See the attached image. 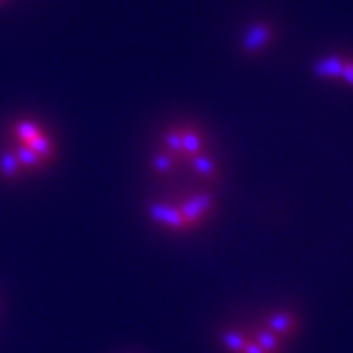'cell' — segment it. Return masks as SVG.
Returning a JSON list of instances; mask_svg holds the SVG:
<instances>
[{"label":"cell","instance_id":"cell-1","mask_svg":"<svg viewBox=\"0 0 353 353\" xmlns=\"http://www.w3.org/2000/svg\"><path fill=\"white\" fill-rule=\"evenodd\" d=\"M151 169L160 179L187 172L194 183L217 187L223 178L212 142L196 124L181 122L169 125L158 139V149L151 158Z\"/></svg>","mask_w":353,"mask_h":353},{"label":"cell","instance_id":"cell-2","mask_svg":"<svg viewBox=\"0 0 353 353\" xmlns=\"http://www.w3.org/2000/svg\"><path fill=\"white\" fill-rule=\"evenodd\" d=\"M58 142L50 128L32 115L14 117L6 125L0 148V178L18 181L50 169Z\"/></svg>","mask_w":353,"mask_h":353},{"label":"cell","instance_id":"cell-3","mask_svg":"<svg viewBox=\"0 0 353 353\" xmlns=\"http://www.w3.org/2000/svg\"><path fill=\"white\" fill-rule=\"evenodd\" d=\"M217 197L214 188L201 185H185L165 196L152 199L148 217L154 226L170 233L196 232L215 214Z\"/></svg>","mask_w":353,"mask_h":353},{"label":"cell","instance_id":"cell-4","mask_svg":"<svg viewBox=\"0 0 353 353\" xmlns=\"http://www.w3.org/2000/svg\"><path fill=\"white\" fill-rule=\"evenodd\" d=\"M298 330V318L291 310H274L255 330L230 328L223 334V345L232 353H280L283 343Z\"/></svg>","mask_w":353,"mask_h":353},{"label":"cell","instance_id":"cell-5","mask_svg":"<svg viewBox=\"0 0 353 353\" xmlns=\"http://www.w3.org/2000/svg\"><path fill=\"white\" fill-rule=\"evenodd\" d=\"M273 40V29L268 23H253L242 36V49L250 54L260 52Z\"/></svg>","mask_w":353,"mask_h":353},{"label":"cell","instance_id":"cell-6","mask_svg":"<svg viewBox=\"0 0 353 353\" xmlns=\"http://www.w3.org/2000/svg\"><path fill=\"white\" fill-rule=\"evenodd\" d=\"M345 79L350 86H353V61L350 59H343V67L339 70V76L337 79Z\"/></svg>","mask_w":353,"mask_h":353},{"label":"cell","instance_id":"cell-7","mask_svg":"<svg viewBox=\"0 0 353 353\" xmlns=\"http://www.w3.org/2000/svg\"><path fill=\"white\" fill-rule=\"evenodd\" d=\"M2 2H4V0H0V4H2Z\"/></svg>","mask_w":353,"mask_h":353}]
</instances>
